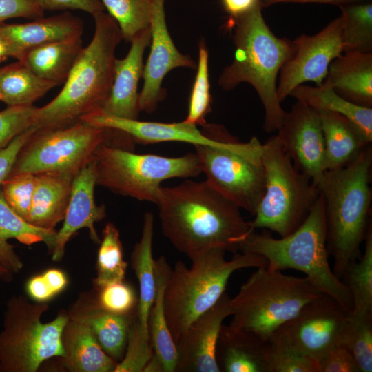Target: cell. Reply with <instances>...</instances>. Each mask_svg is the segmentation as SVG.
Instances as JSON below:
<instances>
[{
	"mask_svg": "<svg viewBox=\"0 0 372 372\" xmlns=\"http://www.w3.org/2000/svg\"><path fill=\"white\" fill-rule=\"evenodd\" d=\"M156 205L163 235L190 260L213 249L236 254L254 231L240 207L206 180L161 187Z\"/></svg>",
	"mask_w": 372,
	"mask_h": 372,
	"instance_id": "obj_1",
	"label": "cell"
},
{
	"mask_svg": "<svg viewBox=\"0 0 372 372\" xmlns=\"http://www.w3.org/2000/svg\"><path fill=\"white\" fill-rule=\"evenodd\" d=\"M258 6L236 19H229L235 45L234 60L221 72L218 84L225 90L242 83L256 91L264 108L263 130L278 131L286 112L277 98V80L284 64L294 54L293 41L276 36Z\"/></svg>",
	"mask_w": 372,
	"mask_h": 372,
	"instance_id": "obj_2",
	"label": "cell"
},
{
	"mask_svg": "<svg viewBox=\"0 0 372 372\" xmlns=\"http://www.w3.org/2000/svg\"><path fill=\"white\" fill-rule=\"evenodd\" d=\"M93 37L83 47L61 92L34 112V125L54 128L101 112L113 82L115 50L123 39L116 21L103 11L92 15Z\"/></svg>",
	"mask_w": 372,
	"mask_h": 372,
	"instance_id": "obj_3",
	"label": "cell"
},
{
	"mask_svg": "<svg viewBox=\"0 0 372 372\" xmlns=\"http://www.w3.org/2000/svg\"><path fill=\"white\" fill-rule=\"evenodd\" d=\"M371 145L344 167L326 170L316 184L324 204L327 247L333 272L340 279L347 266L360 258L369 227Z\"/></svg>",
	"mask_w": 372,
	"mask_h": 372,
	"instance_id": "obj_4",
	"label": "cell"
},
{
	"mask_svg": "<svg viewBox=\"0 0 372 372\" xmlns=\"http://www.w3.org/2000/svg\"><path fill=\"white\" fill-rule=\"evenodd\" d=\"M239 251L262 256L271 270L292 269L304 273L320 293L334 298L348 313L352 311L351 294L329 263L324 204L320 194L304 221L293 233L274 238L267 231H254L241 243Z\"/></svg>",
	"mask_w": 372,
	"mask_h": 372,
	"instance_id": "obj_5",
	"label": "cell"
},
{
	"mask_svg": "<svg viewBox=\"0 0 372 372\" xmlns=\"http://www.w3.org/2000/svg\"><path fill=\"white\" fill-rule=\"evenodd\" d=\"M213 249L191 259L190 267L178 260L172 269L164 291V310L175 344L189 324L211 307L225 292L232 273L244 268L267 267V260L251 253L235 254Z\"/></svg>",
	"mask_w": 372,
	"mask_h": 372,
	"instance_id": "obj_6",
	"label": "cell"
},
{
	"mask_svg": "<svg viewBox=\"0 0 372 372\" xmlns=\"http://www.w3.org/2000/svg\"><path fill=\"white\" fill-rule=\"evenodd\" d=\"M231 298L234 328L252 331L267 339L320 293L307 277H296L256 268Z\"/></svg>",
	"mask_w": 372,
	"mask_h": 372,
	"instance_id": "obj_7",
	"label": "cell"
},
{
	"mask_svg": "<svg viewBox=\"0 0 372 372\" xmlns=\"http://www.w3.org/2000/svg\"><path fill=\"white\" fill-rule=\"evenodd\" d=\"M265 176L263 196L250 221L251 229H265L285 237L304 221L319 196L312 180L300 172L276 135L262 144Z\"/></svg>",
	"mask_w": 372,
	"mask_h": 372,
	"instance_id": "obj_8",
	"label": "cell"
},
{
	"mask_svg": "<svg viewBox=\"0 0 372 372\" xmlns=\"http://www.w3.org/2000/svg\"><path fill=\"white\" fill-rule=\"evenodd\" d=\"M93 159L97 185L155 204L164 180L196 177L202 173L196 153L179 157L141 154L105 143L98 147Z\"/></svg>",
	"mask_w": 372,
	"mask_h": 372,
	"instance_id": "obj_9",
	"label": "cell"
},
{
	"mask_svg": "<svg viewBox=\"0 0 372 372\" xmlns=\"http://www.w3.org/2000/svg\"><path fill=\"white\" fill-rule=\"evenodd\" d=\"M48 308L20 295L9 298L0 332L1 371L35 372L47 360L64 357L61 335L68 314L63 311L43 323L41 318Z\"/></svg>",
	"mask_w": 372,
	"mask_h": 372,
	"instance_id": "obj_10",
	"label": "cell"
},
{
	"mask_svg": "<svg viewBox=\"0 0 372 372\" xmlns=\"http://www.w3.org/2000/svg\"><path fill=\"white\" fill-rule=\"evenodd\" d=\"M109 132L82 120L59 127L37 128L20 150L10 175L59 172L76 176L93 159L98 147L108 141Z\"/></svg>",
	"mask_w": 372,
	"mask_h": 372,
	"instance_id": "obj_11",
	"label": "cell"
},
{
	"mask_svg": "<svg viewBox=\"0 0 372 372\" xmlns=\"http://www.w3.org/2000/svg\"><path fill=\"white\" fill-rule=\"evenodd\" d=\"M206 181L225 198L254 215L263 196L262 154L214 146H195Z\"/></svg>",
	"mask_w": 372,
	"mask_h": 372,
	"instance_id": "obj_12",
	"label": "cell"
},
{
	"mask_svg": "<svg viewBox=\"0 0 372 372\" xmlns=\"http://www.w3.org/2000/svg\"><path fill=\"white\" fill-rule=\"evenodd\" d=\"M87 123L125 133L134 142L142 144L162 142H181L195 146H214L236 149L245 152L261 154L262 144L254 136L248 142L236 141L220 126L205 125L204 131L197 125L185 121L179 123L141 121L109 116L101 112L86 115L83 118Z\"/></svg>",
	"mask_w": 372,
	"mask_h": 372,
	"instance_id": "obj_13",
	"label": "cell"
},
{
	"mask_svg": "<svg viewBox=\"0 0 372 372\" xmlns=\"http://www.w3.org/2000/svg\"><path fill=\"white\" fill-rule=\"evenodd\" d=\"M340 29L339 17L318 33L304 34L293 40L295 53L278 75L276 93L280 103L296 87L305 82L322 85L331 63L343 52Z\"/></svg>",
	"mask_w": 372,
	"mask_h": 372,
	"instance_id": "obj_14",
	"label": "cell"
},
{
	"mask_svg": "<svg viewBox=\"0 0 372 372\" xmlns=\"http://www.w3.org/2000/svg\"><path fill=\"white\" fill-rule=\"evenodd\" d=\"M347 314L334 298L321 293L277 331L294 349L318 362L338 344Z\"/></svg>",
	"mask_w": 372,
	"mask_h": 372,
	"instance_id": "obj_15",
	"label": "cell"
},
{
	"mask_svg": "<svg viewBox=\"0 0 372 372\" xmlns=\"http://www.w3.org/2000/svg\"><path fill=\"white\" fill-rule=\"evenodd\" d=\"M277 136L294 166L316 185L326 171L324 140L318 111L297 101L286 112Z\"/></svg>",
	"mask_w": 372,
	"mask_h": 372,
	"instance_id": "obj_16",
	"label": "cell"
},
{
	"mask_svg": "<svg viewBox=\"0 0 372 372\" xmlns=\"http://www.w3.org/2000/svg\"><path fill=\"white\" fill-rule=\"evenodd\" d=\"M150 51L143 67V86L139 92L141 111L153 112L163 100L165 91L162 82L166 74L177 68L196 69L190 56L181 54L169 32L165 12V0H154L150 23Z\"/></svg>",
	"mask_w": 372,
	"mask_h": 372,
	"instance_id": "obj_17",
	"label": "cell"
},
{
	"mask_svg": "<svg viewBox=\"0 0 372 372\" xmlns=\"http://www.w3.org/2000/svg\"><path fill=\"white\" fill-rule=\"evenodd\" d=\"M231 298L225 292L207 311L194 320L176 343L175 372H220L216 348L224 320L232 315Z\"/></svg>",
	"mask_w": 372,
	"mask_h": 372,
	"instance_id": "obj_18",
	"label": "cell"
},
{
	"mask_svg": "<svg viewBox=\"0 0 372 372\" xmlns=\"http://www.w3.org/2000/svg\"><path fill=\"white\" fill-rule=\"evenodd\" d=\"M96 177L94 159L84 166L72 180L70 200L61 228L56 232L51 251L53 261H60L67 242L80 229L87 228L91 239L96 243L101 240L94 223L106 216L104 205H97L94 199Z\"/></svg>",
	"mask_w": 372,
	"mask_h": 372,
	"instance_id": "obj_19",
	"label": "cell"
},
{
	"mask_svg": "<svg viewBox=\"0 0 372 372\" xmlns=\"http://www.w3.org/2000/svg\"><path fill=\"white\" fill-rule=\"evenodd\" d=\"M150 27L141 31L131 40L127 55L116 58L113 82L109 96L101 112L125 119H138L140 110L138 83L143 72V54L150 44Z\"/></svg>",
	"mask_w": 372,
	"mask_h": 372,
	"instance_id": "obj_20",
	"label": "cell"
},
{
	"mask_svg": "<svg viewBox=\"0 0 372 372\" xmlns=\"http://www.w3.org/2000/svg\"><path fill=\"white\" fill-rule=\"evenodd\" d=\"M81 19L68 12L24 23L0 24V39L17 61L30 50L50 42L81 37Z\"/></svg>",
	"mask_w": 372,
	"mask_h": 372,
	"instance_id": "obj_21",
	"label": "cell"
},
{
	"mask_svg": "<svg viewBox=\"0 0 372 372\" xmlns=\"http://www.w3.org/2000/svg\"><path fill=\"white\" fill-rule=\"evenodd\" d=\"M267 348V339L223 324L216 348L220 372H269Z\"/></svg>",
	"mask_w": 372,
	"mask_h": 372,
	"instance_id": "obj_22",
	"label": "cell"
},
{
	"mask_svg": "<svg viewBox=\"0 0 372 372\" xmlns=\"http://www.w3.org/2000/svg\"><path fill=\"white\" fill-rule=\"evenodd\" d=\"M322 85L355 105L372 108V52H342L331 63Z\"/></svg>",
	"mask_w": 372,
	"mask_h": 372,
	"instance_id": "obj_23",
	"label": "cell"
},
{
	"mask_svg": "<svg viewBox=\"0 0 372 372\" xmlns=\"http://www.w3.org/2000/svg\"><path fill=\"white\" fill-rule=\"evenodd\" d=\"M61 340L65 355L58 358L66 371L114 372L118 362L103 350L91 328L83 321L68 315Z\"/></svg>",
	"mask_w": 372,
	"mask_h": 372,
	"instance_id": "obj_24",
	"label": "cell"
},
{
	"mask_svg": "<svg viewBox=\"0 0 372 372\" xmlns=\"http://www.w3.org/2000/svg\"><path fill=\"white\" fill-rule=\"evenodd\" d=\"M75 176L59 172L35 174V187L28 222L40 228L55 230L63 220Z\"/></svg>",
	"mask_w": 372,
	"mask_h": 372,
	"instance_id": "obj_25",
	"label": "cell"
},
{
	"mask_svg": "<svg viewBox=\"0 0 372 372\" xmlns=\"http://www.w3.org/2000/svg\"><path fill=\"white\" fill-rule=\"evenodd\" d=\"M317 111L324 140L326 170L346 166L371 145V142L344 116L325 110Z\"/></svg>",
	"mask_w": 372,
	"mask_h": 372,
	"instance_id": "obj_26",
	"label": "cell"
},
{
	"mask_svg": "<svg viewBox=\"0 0 372 372\" xmlns=\"http://www.w3.org/2000/svg\"><path fill=\"white\" fill-rule=\"evenodd\" d=\"M57 231L35 227L16 214L6 202L0 189V263L11 273H18L23 264L9 240L32 245L43 242L51 252Z\"/></svg>",
	"mask_w": 372,
	"mask_h": 372,
	"instance_id": "obj_27",
	"label": "cell"
},
{
	"mask_svg": "<svg viewBox=\"0 0 372 372\" xmlns=\"http://www.w3.org/2000/svg\"><path fill=\"white\" fill-rule=\"evenodd\" d=\"M80 302V301H79ZM78 302L68 315L85 322L93 331L103 350L116 362L125 354L130 324L137 312L132 316L112 313L100 309L94 299Z\"/></svg>",
	"mask_w": 372,
	"mask_h": 372,
	"instance_id": "obj_28",
	"label": "cell"
},
{
	"mask_svg": "<svg viewBox=\"0 0 372 372\" xmlns=\"http://www.w3.org/2000/svg\"><path fill=\"white\" fill-rule=\"evenodd\" d=\"M172 267L165 256L155 260L156 293L148 316V329L153 352L164 372H175L177 362L176 344L169 330L164 310V291Z\"/></svg>",
	"mask_w": 372,
	"mask_h": 372,
	"instance_id": "obj_29",
	"label": "cell"
},
{
	"mask_svg": "<svg viewBox=\"0 0 372 372\" xmlns=\"http://www.w3.org/2000/svg\"><path fill=\"white\" fill-rule=\"evenodd\" d=\"M83 48L81 37L50 42L30 50L19 61L59 85L65 81Z\"/></svg>",
	"mask_w": 372,
	"mask_h": 372,
	"instance_id": "obj_30",
	"label": "cell"
},
{
	"mask_svg": "<svg viewBox=\"0 0 372 372\" xmlns=\"http://www.w3.org/2000/svg\"><path fill=\"white\" fill-rule=\"evenodd\" d=\"M154 216L146 212L141 237L131 254V266L139 285L137 318L142 327L148 329V316L156 293L155 260L152 255Z\"/></svg>",
	"mask_w": 372,
	"mask_h": 372,
	"instance_id": "obj_31",
	"label": "cell"
},
{
	"mask_svg": "<svg viewBox=\"0 0 372 372\" xmlns=\"http://www.w3.org/2000/svg\"><path fill=\"white\" fill-rule=\"evenodd\" d=\"M289 96L316 110H325L344 116L372 141V108L355 105L325 85L296 87Z\"/></svg>",
	"mask_w": 372,
	"mask_h": 372,
	"instance_id": "obj_32",
	"label": "cell"
},
{
	"mask_svg": "<svg viewBox=\"0 0 372 372\" xmlns=\"http://www.w3.org/2000/svg\"><path fill=\"white\" fill-rule=\"evenodd\" d=\"M56 85L20 61L0 68V101L8 106L32 105Z\"/></svg>",
	"mask_w": 372,
	"mask_h": 372,
	"instance_id": "obj_33",
	"label": "cell"
},
{
	"mask_svg": "<svg viewBox=\"0 0 372 372\" xmlns=\"http://www.w3.org/2000/svg\"><path fill=\"white\" fill-rule=\"evenodd\" d=\"M341 10L340 35L343 52H372V2L350 3Z\"/></svg>",
	"mask_w": 372,
	"mask_h": 372,
	"instance_id": "obj_34",
	"label": "cell"
},
{
	"mask_svg": "<svg viewBox=\"0 0 372 372\" xmlns=\"http://www.w3.org/2000/svg\"><path fill=\"white\" fill-rule=\"evenodd\" d=\"M364 254L350 263L341 277L347 287L355 313L372 312V228L364 240Z\"/></svg>",
	"mask_w": 372,
	"mask_h": 372,
	"instance_id": "obj_35",
	"label": "cell"
},
{
	"mask_svg": "<svg viewBox=\"0 0 372 372\" xmlns=\"http://www.w3.org/2000/svg\"><path fill=\"white\" fill-rule=\"evenodd\" d=\"M127 265L123 259L119 231L114 224L107 223L103 230L97 254L95 288L125 280Z\"/></svg>",
	"mask_w": 372,
	"mask_h": 372,
	"instance_id": "obj_36",
	"label": "cell"
},
{
	"mask_svg": "<svg viewBox=\"0 0 372 372\" xmlns=\"http://www.w3.org/2000/svg\"><path fill=\"white\" fill-rule=\"evenodd\" d=\"M338 344L355 360L360 372L372 371V312L348 313Z\"/></svg>",
	"mask_w": 372,
	"mask_h": 372,
	"instance_id": "obj_37",
	"label": "cell"
},
{
	"mask_svg": "<svg viewBox=\"0 0 372 372\" xmlns=\"http://www.w3.org/2000/svg\"><path fill=\"white\" fill-rule=\"evenodd\" d=\"M116 21L123 39L130 42L141 31L150 27L154 0H101Z\"/></svg>",
	"mask_w": 372,
	"mask_h": 372,
	"instance_id": "obj_38",
	"label": "cell"
},
{
	"mask_svg": "<svg viewBox=\"0 0 372 372\" xmlns=\"http://www.w3.org/2000/svg\"><path fill=\"white\" fill-rule=\"evenodd\" d=\"M269 372H318V362L300 353L276 330L267 338Z\"/></svg>",
	"mask_w": 372,
	"mask_h": 372,
	"instance_id": "obj_39",
	"label": "cell"
},
{
	"mask_svg": "<svg viewBox=\"0 0 372 372\" xmlns=\"http://www.w3.org/2000/svg\"><path fill=\"white\" fill-rule=\"evenodd\" d=\"M196 74L189 101L188 114L184 120L194 125H206L205 116L211 110V96L209 76V53L203 41L199 43Z\"/></svg>",
	"mask_w": 372,
	"mask_h": 372,
	"instance_id": "obj_40",
	"label": "cell"
},
{
	"mask_svg": "<svg viewBox=\"0 0 372 372\" xmlns=\"http://www.w3.org/2000/svg\"><path fill=\"white\" fill-rule=\"evenodd\" d=\"M152 353L149 331L142 327L136 314L130 326L124 356L114 372H143Z\"/></svg>",
	"mask_w": 372,
	"mask_h": 372,
	"instance_id": "obj_41",
	"label": "cell"
},
{
	"mask_svg": "<svg viewBox=\"0 0 372 372\" xmlns=\"http://www.w3.org/2000/svg\"><path fill=\"white\" fill-rule=\"evenodd\" d=\"M94 301L101 309L117 315L132 316L138 310V296L134 288L125 280L96 289Z\"/></svg>",
	"mask_w": 372,
	"mask_h": 372,
	"instance_id": "obj_42",
	"label": "cell"
},
{
	"mask_svg": "<svg viewBox=\"0 0 372 372\" xmlns=\"http://www.w3.org/2000/svg\"><path fill=\"white\" fill-rule=\"evenodd\" d=\"M35 187V174L21 173L10 175L0 189L10 207L28 222Z\"/></svg>",
	"mask_w": 372,
	"mask_h": 372,
	"instance_id": "obj_43",
	"label": "cell"
},
{
	"mask_svg": "<svg viewBox=\"0 0 372 372\" xmlns=\"http://www.w3.org/2000/svg\"><path fill=\"white\" fill-rule=\"evenodd\" d=\"M32 105L8 106L0 111V149L6 147L17 135L34 125Z\"/></svg>",
	"mask_w": 372,
	"mask_h": 372,
	"instance_id": "obj_44",
	"label": "cell"
},
{
	"mask_svg": "<svg viewBox=\"0 0 372 372\" xmlns=\"http://www.w3.org/2000/svg\"><path fill=\"white\" fill-rule=\"evenodd\" d=\"M318 372H360L351 353L337 344L318 361Z\"/></svg>",
	"mask_w": 372,
	"mask_h": 372,
	"instance_id": "obj_45",
	"label": "cell"
},
{
	"mask_svg": "<svg viewBox=\"0 0 372 372\" xmlns=\"http://www.w3.org/2000/svg\"><path fill=\"white\" fill-rule=\"evenodd\" d=\"M44 12L37 0H0V24L12 18L38 19Z\"/></svg>",
	"mask_w": 372,
	"mask_h": 372,
	"instance_id": "obj_46",
	"label": "cell"
},
{
	"mask_svg": "<svg viewBox=\"0 0 372 372\" xmlns=\"http://www.w3.org/2000/svg\"><path fill=\"white\" fill-rule=\"evenodd\" d=\"M32 126L17 135L6 147L0 149V187L10 175L18 154L31 135L37 130Z\"/></svg>",
	"mask_w": 372,
	"mask_h": 372,
	"instance_id": "obj_47",
	"label": "cell"
},
{
	"mask_svg": "<svg viewBox=\"0 0 372 372\" xmlns=\"http://www.w3.org/2000/svg\"><path fill=\"white\" fill-rule=\"evenodd\" d=\"M44 10H79L92 15L104 11L101 0H37Z\"/></svg>",
	"mask_w": 372,
	"mask_h": 372,
	"instance_id": "obj_48",
	"label": "cell"
},
{
	"mask_svg": "<svg viewBox=\"0 0 372 372\" xmlns=\"http://www.w3.org/2000/svg\"><path fill=\"white\" fill-rule=\"evenodd\" d=\"M25 289L28 296L37 302H46L55 296L42 274L30 278Z\"/></svg>",
	"mask_w": 372,
	"mask_h": 372,
	"instance_id": "obj_49",
	"label": "cell"
},
{
	"mask_svg": "<svg viewBox=\"0 0 372 372\" xmlns=\"http://www.w3.org/2000/svg\"><path fill=\"white\" fill-rule=\"evenodd\" d=\"M220 2L229 19L238 18L260 6L259 0H220Z\"/></svg>",
	"mask_w": 372,
	"mask_h": 372,
	"instance_id": "obj_50",
	"label": "cell"
},
{
	"mask_svg": "<svg viewBox=\"0 0 372 372\" xmlns=\"http://www.w3.org/2000/svg\"><path fill=\"white\" fill-rule=\"evenodd\" d=\"M42 275L55 296L61 293L68 285V280L65 273L59 269H48Z\"/></svg>",
	"mask_w": 372,
	"mask_h": 372,
	"instance_id": "obj_51",
	"label": "cell"
},
{
	"mask_svg": "<svg viewBox=\"0 0 372 372\" xmlns=\"http://www.w3.org/2000/svg\"><path fill=\"white\" fill-rule=\"evenodd\" d=\"M371 0H259L262 8L279 3H318L333 4L340 6L343 4L368 1Z\"/></svg>",
	"mask_w": 372,
	"mask_h": 372,
	"instance_id": "obj_52",
	"label": "cell"
},
{
	"mask_svg": "<svg viewBox=\"0 0 372 372\" xmlns=\"http://www.w3.org/2000/svg\"><path fill=\"white\" fill-rule=\"evenodd\" d=\"M10 57V54L7 46L4 42L0 39V62Z\"/></svg>",
	"mask_w": 372,
	"mask_h": 372,
	"instance_id": "obj_53",
	"label": "cell"
},
{
	"mask_svg": "<svg viewBox=\"0 0 372 372\" xmlns=\"http://www.w3.org/2000/svg\"><path fill=\"white\" fill-rule=\"evenodd\" d=\"M12 273L8 271L0 263V278L5 281H10L12 278ZM1 371V367H0Z\"/></svg>",
	"mask_w": 372,
	"mask_h": 372,
	"instance_id": "obj_54",
	"label": "cell"
}]
</instances>
